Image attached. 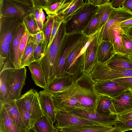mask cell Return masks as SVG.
I'll return each mask as SVG.
<instances>
[{"label": "cell", "mask_w": 132, "mask_h": 132, "mask_svg": "<svg viewBox=\"0 0 132 132\" xmlns=\"http://www.w3.org/2000/svg\"><path fill=\"white\" fill-rule=\"evenodd\" d=\"M65 23L62 22L50 45L47 47L44 56L39 61L46 82L48 84L55 77V70L59 59L62 42L65 33Z\"/></svg>", "instance_id": "1"}, {"label": "cell", "mask_w": 132, "mask_h": 132, "mask_svg": "<svg viewBox=\"0 0 132 132\" xmlns=\"http://www.w3.org/2000/svg\"><path fill=\"white\" fill-rule=\"evenodd\" d=\"M98 6L88 1L65 22L66 34L82 32L96 13Z\"/></svg>", "instance_id": "2"}, {"label": "cell", "mask_w": 132, "mask_h": 132, "mask_svg": "<svg viewBox=\"0 0 132 132\" xmlns=\"http://www.w3.org/2000/svg\"><path fill=\"white\" fill-rule=\"evenodd\" d=\"M88 41L86 37L83 39L69 54L64 65V72L71 75L75 81L84 71L86 49L84 47Z\"/></svg>", "instance_id": "3"}, {"label": "cell", "mask_w": 132, "mask_h": 132, "mask_svg": "<svg viewBox=\"0 0 132 132\" xmlns=\"http://www.w3.org/2000/svg\"><path fill=\"white\" fill-rule=\"evenodd\" d=\"M86 36L82 32L65 33L62 42L59 59L55 69V77L64 73V67L67 57Z\"/></svg>", "instance_id": "4"}, {"label": "cell", "mask_w": 132, "mask_h": 132, "mask_svg": "<svg viewBox=\"0 0 132 132\" xmlns=\"http://www.w3.org/2000/svg\"><path fill=\"white\" fill-rule=\"evenodd\" d=\"M55 122V127L58 128L108 125L78 117L68 112L57 109L56 110Z\"/></svg>", "instance_id": "5"}, {"label": "cell", "mask_w": 132, "mask_h": 132, "mask_svg": "<svg viewBox=\"0 0 132 132\" xmlns=\"http://www.w3.org/2000/svg\"><path fill=\"white\" fill-rule=\"evenodd\" d=\"M90 74L93 80L97 82L132 77V69L115 71L109 68L105 64L98 62Z\"/></svg>", "instance_id": "6"}, {"label": "cell", "mask_w": 132, "mask_h": 132, "mask_svg": "<svg viewBox=\"0 0 132 132\" xmlns=\"http://www.w3.org/2000/svg\"><path fill=\"white\" fill-rule=\"evenodd\" d=\"M77 116L100 123L113 126L118 121L117 115L108 116L98 113L95 110L84 108L67 107L57 109Z\"/></svg>", "instance_id": "7"}, {"label": "cell", "mask_w": 132, "mask_h": 132, "mask_svg": "<svg viewBox=\"0 0 132 132\" xmlns=\"http://www.w3.org/2000/svg\"><path fill=\"white\" fill-rule=\"evenodd\" d=\"M79 88L75 83L64 90L51 93L52 99L56 109L67 107L83 108L76 97V93Z\"/></svg>", "instance_id": "8"}, {"label": "cell", "mask_w": 132, "mask_h": 132, "mask_svg": "<svg viewBox=\"0 0 132 132\" xmlns=\"http://www.w3.org/2000/svg\"><path fill=\"white\" fill-rule=\"evenodd\" d=\"M29 7L18 3L15 0H0V17L16 18L23 20L30 14Z\"/></svg>", "instance_id": "9"}, {"label": "cell", "mask_w": 132, "mask_h": 132, "mask_svg": "<svg viewBox=\"0 0 132 132\" xmlns=\"http://www.w3.org/2000/svg\"><path fill=\"white\" fill-rule=\"evenodd\" d=\"M132 18V14L122 7L114 8L106 24L96 33L98 44L103 40L109 41L108 31L114 24L120 23Z\"/></svg>", "instance_id": "10"}, {"label": "cell", "mask_w": 132, "mask_h": 132, "mask_svg": "<svg viewBox=\"0 0 132 132\" xmlns=\"http://www.w3.org/2000/svg\"><path fill=\"white\" fill-rule=\"evenodd\" d=\"M30 114L34 127L35 123L43 115L40 104L38 93L31 89L20 97Z\"/></svg>", "instance_id": "11"}, {"label": "cell", "mask_w": 132, "mask_h": 132, "mask_svg": "<svg viewBox=\"0 0 132 132\" xmlns=\"http://www.w3.org/2000/svg\"><path fill=\"white\" fill-rule=\"evenodd\" d=\"M26 71L25 67L13 68L10 80L11 90L7 101H16L21 96L22 90L25 84Z\"/></svg>", "instance_id": "12"}, {"label": "cell", "mask_w": 132, "mask_h": 132, "mask_svg": "<svg viewBox=\"0 0 132 132\" xmlns=\"http://www.w3.org/2000/svg\"><path fill=\"white\" fill-rule=\"evenodd\" d=\"M23 20L18 18L0 17V41L9 44Z\"/></svg>", "instance_id": "13"}, {"label": "cell", "mask_w": 132, "mask_h": 132, "mask_svg": "<svg viewBox=\"0 0 132 132\" xmlns=\"http://www.w3.org/2000/svg\"><path fill=\"white\" fill-rule=\"evenodd\" d=\"M95 87L98 94L112 98L129 89L113 80L95 82Z\"/></svg>", "instance_id": "14"}, {"label": "cell", "mask_w": 132, "mask_h": 132, "mask_svg": "<svg viewBox=\"0 0 132 132\" xmlns=\"http://www.w3.org/2000/svg\"><path fill=\"white\" fill-rule=\"evenodd\" d=\"M85 3L82 0H62L56 11V16L65 23Z\"/></svg>", "instance_id": "15"}, {"label": "cell", "mask_w": 132, "mask_h": 132, "mask_svg": "<svg viewBox=\"0 0 132 132\" xmlns=\"http://www.w3.org/2000/svg\"><path fill=\"white\" fill-rule=\"evenodd\" d=\"M75 83L72 75L64 72L62 74L55 77L44 89L51 93H56L69 88Z\"/></svg>", "instance_id": "16"}, {"label": "cell", "mask_w": 132, "mask_h": 132, "mask_svg": "<svg viewBox=\"0 0 132 132\" xmlns=\"http://www.w3.org/2000/svg\"><path fill=\"white\" fill-rule=\"evenodd\" d=\"M6 61L0 73V102L7 100L11 90L10 82L14 67Z\"/></svg>", "instance_id": "17"}, {"label": "cell", "mask_w": 132, "mask_h": 132, "mask_svg": "<svg viewBox=\"0 0 132 132\" xmlns=\"http://www.w3.org/2000/svg\"><path fill=\"white\" fill-rule=\"evenodd\" d=\"M26 29V27L22 22L18 26L10 44V63L15 68H20L19 48L20 41Z\"/></svg>", "instance_id": "18"}, {"label": "cell", "mask_w": 132, "mask_h": 132, "mask_svg": "<svg viewBox=\"0 0 132 132\" xmlns=\"http://www.w3.org/2000/svg\"><path fill=\"white\" fill-rule=\"evenodd\" d=\"M96 33L94 35L85 52L84 72L89 73L92 71L98 62L97 50L98 44Z\"/></svg>", "instance_id": "19"}, {"label": "cell", "mask_w": 132, "mask_h": 132, "mask_svg": "<svg viewBox=\"0 0 132 132\" xmlns=\"http://www.w3.org/2000/svg\"><path fill=\"white\" fill-rule=\"evenodd\" d=\"M40 106L43 114L46 116L53 124L55 122L56 109L53 103L52 94L44 89L38 92Z\"/></svg>", "instance_id": "20"}, {"label": "cell", "mask_w": 132, "mask_h": 132, "mask_svg": "<svg viewBox=\"0 0 132 132\" xmlns=\"http://www.w3.org/2000/svg\"><path fill=\"white\" fill-rule=\"evenodd\" d=\"M116 115L132 110V93L130 89L112 98Z\"/></svg>", "instance_id": "21"}, {"label": "cell", "mask_w": 132, "mask_h": 132, "mask_svg": "<svg viewBox=\"0 0 132 132\" xmlns=\"http://www.w3.org/2000/svg\"><path fill=\"white\" fill-rule=\"evenodd\" d=\"M105 64L109 68L115 71L132 69V62L127 54L116 53Z\"/></svg>", "instance_id": "22"}, {"label": "cell", "mask_w": 132, "mask_h": 132, "mask_svg": "<svg viewBox=\"0 0 132 132\" xmlns=\"http://www.w3.org/2000/svg\"><path fill=\"white\" fill-rule=\"evenodd\" d=\"M120 23H115L110 28L108 40L112 44L116 53L126 54L121 40V35L124 32L120 27Z\"/></svg>", "instance_id": "23"}, {"label": "cell", "mask_w": 132, "mask_h": 132, "mask_svg": "<svg viewBox=\"0 0 132 132\" xmlns=\"http://www.w3.org/2000/svg\"><path fill=\"white\" fill-rule=\"evenodd\" d=\"M99 95L96 92H86L79 88L76 97L83 108L95 110Z\"/></svg>", "instance_id": "24"}, {"label": "cell", "mask_w": 132, "mask_h": 132, "mask_svg": "<svg viewBox=\"0 0 132 132\" xmlns=\"http://www.w3.org/2000/svg\"><path fill=\"white\" fill-rule=\"evenodd\" d=\"M6 111L9 116L16 126L22 129L28 130L22 119L16 101L10 100L0 102Z\"/></svg>", "instance_id": "25"}, {"label": "cell", "mask_w": 132, "mask_h": 132, "mask_svg": "<svg viewBox=\"0 0 132 132\" xmlns=\"http://www.w3.org/2000/svg\"><path fill=\"white\" fill-rule=\"evenodd\" d=\"M28 130L17 127L5 108L0 104V132H27Z\"/></svg>", "instance_id": "26"}, {"label": "cell", "mask_w": 132, "mask_h": 132, "mask_svg": "<svg viewBox=\"0 0 132 132\" xmlns=\"http://www.w3.org/2000/svg\"><path fill=\"white\" fill-rule=\"evenodd\" d=\"M112 98L107 96L99 95L95 109L96 111L100 114L106 116L117 115Z\"/></svg>", "instance_id": "27"}, {"label": "cell", "mask_w": 132, "mask_h": 132, "mask_svg": "<svg viewBox=\"0 0 132 132\" xmlns=\"http://www.w3.org/2000/svg\"><path fill=\"white\" fill-rule=\"evenodd\" d=\"M116 53L111 43L107 41H102L98 44L97 50L98 62L106 63Z\"/></svg>", "instance_id": "28"}, {"label": "cell", "mask_w": 132, "mask_h": 132, "mask_svg": "<svg viewBox=\"0 0 132 132\" xmlns=\"http://www.w3.org/2000/svg\"><path fill=\"white\" fill-rule=\"evenodd\" d=\"M35 84L45 89L47 86L44 73L39 62H32L28 66Z\"/></svg>", "instance_id": "29"}, {"label": "cell", "mask_w": 132, "mask_h": 132, "mask_svg": "<svg viewBox=\"0 0 132 132\" xmlns=\"http://www.w3.org/2000/svg\"><path fill=\"white\" fill-rule=\"evenodd\" d=\"M114 128L111 125H93L78 127H68L61 129L64 132H104Z\"/></svg>", "instance_id": "30"}, {"label": "cell", "mask_w": 132, "mask_h": 132, "mask_svg": "<svg viewBox=\"0 0 132 132\" xmlns=\"http://www.w3.org/2000/svg\"><path fill=\"white\" fill-rule=\"evenodd\" d=\"M34 47L33 37L32 36L30 35L21 59L20 68L28 66L35 61L34 58Z\"/></svg>", "instance_id": "31"}, {"label": "cell", "mask_w": 132, "mask_h": 132, "mask_svg": "<svg viewBox=\"0 0 132 132\" xmlns=\"http://www.w3.org/2000/svg\"><path fill=\"white\" fill-rule=\"evenodd\" d=\"M113 9L111 2L98 6L96 13L99 15L100 20L97 32H99L106 24Z\"/></svg>", "instance_id": "32"}, {"label": "cell", "mask_w": 132, "mask_h": 132, "mask_svg": "<svg viewBox=\"0 0 132 132\" xmlns=\"http://www.w3.org/2000/svg\"><path fill=\"white\" fill-rule=\"evenodd\" d=\"M80 88L88 92H96L95 82L93 80L90 73L84 72L82 75L75 81Z\"/></svg>", "instance_id": "33"}, {"label": "cell", "mask_w": 132, "mask_h": 132, "mask_svg": "<svg viewBox=\"0 0 132 132\" xmlns=\"http://www.w3.org/2000/svg\"><path fill=\"white\" fill-rule=\"evenodd\" d=\"M33 127L37 132H54L55 129L50 120L44 114L35 123Z\"/></svg>", "instance_id": "34"}, {"label": "cell", "mask_w": 132, "mask_h": 132, "mask_svg": "<svg viewBox=\"0 0 132 132\" xmlns=\"http://www.w3.org/2000/svg\"><path fill=\"white\" fill-rule=\"evenodd\" d=\"M16 102L22 119L27 128L29 129L33 127L30 114L20 97L16 100Z\"/></svg>", "instance_id": "35"}, {"label": "cell", "mask_w": 132, "mask_h": 132, "mask_svg": "<svg viewBox=\"0 0 132 132\" xmlns=\"http://www.w3.org/2000/svg\"><path fill=\"white\" fill-rule=\"evenodd\" d=\"M99 15L96 13L82 31L85 36L89 37L97 33L99 22Z\"/></svg>", "instance_id": "36"}, {"label": "cell", "mask_w": 132, "mask_h": 132, "mask_svg": "<svg viewBox=\"0 0 132 132\" xmlns=\"http://www.w3.org/2000/svg\"><path fill=\"white\" fill-rule=\"evenodd\" d=\"M23 22L30 35H34L40 31L32 13L26 16L23 19Z\"/></svg>", "instance_id": "37"}, {"label": "cell", "mask_w": 132, "mask_h": 132, "mask_svg": "<svg viewBox=\"0 0 132 132\" xmlns=\"http://www.w3.org/2000/svg\"><path fill=\"white\" fill-rule=\"evenodd\" d=\"M55 16H48L46 21L44 24L42 30L43 31L45 38V45L47 46L51 36L53 25Z\"/></svg>", "instance_id": "38"}, {"label": "cell", "mask_w": 132, "mask_h": 132, "mask_svg": "<svg viewBox=\"0 0 132 132\" xmlns=\"http://www.w3.org/2000/svg\"><path fill=\"white\" fill-rule=\"evenodd\" d=\"M47 47L45 42H41L37 45H34V58L35 61L39 62L43 57Z\"/></svg>", "instance_id": "39"}, {"label": "cell", "mask_w": 132, "mask_h": 132, "mask_svg": "<svg viewBox=\"0 0 132 132\" xmlns=\"http://www.w3.org/2000/svg\"><path fill=\"white\" fill-rule=\"evenodd\" d=\"M30 35V34L26 28L25 31L21 38L19 46L18 56L20 63L22 56L26 46Z\"/></svg>", "instance_id": "40"}, {"label": "cell", "mask_w": 132, "mask_h": 132, "mask_svg": "<svg viewBox=\"0 0 132 132\" xmlns=\"http://www.w3.org/2000/svg\"><path fill=\"white\" fill-rule=\"evenodd\" d=\"M121 40L126 54H132V40L124 33L121 35Z\"/></svg>", "instance_id": "41"}, {"label": "cell", "mask_w": 132, "mask_h": 132, "mask_svg": "<svg viewBox=\"0 0 132 132\" xmlns=\"http://www.w3.org/2000/svg\"><path fill=\"white\" fill-rule=\"evenodd\" d=\"M62 0H56L53 4L43 9L48 16H56V11L61 5Z\"/></svg>", "instance_id": "42"}, {"label": "cell", "mask_w": 132, "mask_h": 132, "mask_svg": "<svg viewBox=\"0 0 132 132\" xmlns=\"http://www.w3.org/2000/svg\"><path fill=\"white\" fill-rule=\"evenodd\" d=\"M114 127L123 131L132 130V120L120 121H117L113 125Z\"/></svg>", "instance_id": "43"}, {"label": "cell", "mask_w": 132, "mask_h": 132, "mask_svg": "<svg viewBox=\"0 0 132 132\" xmlns=\"http://www.w3.org/2000/svg\"><path fill=\"white\" fill-rule=\"evenodd\" d=\"M10 44L0 41V56L6 57L10 63Z\"/></svg>", "instance_id": "44"}, {"label": "cell", "mask_w": 132, "mask_h": 132, "mask_svg": "<svg viewBox=\"0 0 132 132\" xmlns=\"http://www.w3.org/2000/svg\"><path fill=\"white\" fill-rule=\"evenodd\" d=\"M62 22V20L59 18L57 16L55 17L53 25L51 36L47 47H48L52 42L60 25Z\"/></svg>", "instance_id": "45"}, {"label": "cell", "mask_w": 132, "mask_h": 132, "mask_svg": "<svg viewBox=\"0 0 132 132\" xmlns=\"http://www.w3.org/2000/svg\"><path fill=\"white\" fill-rule=\"evenodd\" d=\"M33 7L39 9L44 8L49 6L56 1L54 0H32Z\"/></svg>", "instance_id": "46"}, {"label": "cell", "mask_w": 132, "mask_h": 132, "mask_svg": "<svg viewBox=\"0 0 132 132\" xmlns=\"http://www.w3.org/2000/svg\"><path fill=\"white\" fill-rule=\"evenodd\" d=\"M39 9L32 7L31 9V13H32L34 16L38 27L40 30H42L43 24L41 21Z\"/></svg>", "instance_id": "47"}, {"label": "cell", "mask_w": 132, "mask_h": 132, "mask_svg": "<svg viewBox=\"0 0 132 132\" xmlns=\"http://www.w3.org/2000/svg\"><path fill=\"white\" fill-rule=\"evenodd\" d=\"M113 80L127 88H132V77L120 78Z\"/></svg>", "instance_id": "48"}, {"label": "cell", "mask_w": 132, "mask_h": 132, "mask_svg": "<svg viewBox=\"0 0 132 132\" xmlns=\"http://www.w3.org/2000/svg\"><path fill=\"white\" fill-rule=\"evenodd\" d=\"M118 121H123L132 120V110L125 113L117 115Z\"/></svg>", "instance_id": "49"}, {"label": "cell", "mask_w": 132, "mask_h": 132, "mask_svg": "<svg viewBox=\"0 0 132 132\" xmlns=\"http://www.w3.org/2000/svg\"><path fill=\"white\" fill-rule=\"evenodd\" d=\"M32 36L34 38V45H37L41 42H45L44 36L42 30L40 31L35 35Z\"/></svg>", "instance_id": "50"}, {"label": "cell", "mask_w": 132, "mask_h": 132, "mask_svg": "<svg viewBox=\"0 0 132 132\" xmlns=\"http://www.w3.org/2000/svg\"><path fill=\"white\" fill-rule=\"evenodd\" d=\"M119 26L125 33L129 28L132 27V18L120 22Z\"/></svg>", "instance_id": "51"}, {"label": "cell", "mask_w": 132, "mask_h": 132, "mask_svg": "<svg viewBox=\"0 0 132 132\" xmlns=\"http://www.w3.org/2000/svg\"><path fill=\"white\" fill-rule=\"evenodd\" d=\"M122 7L132 14V0H125Z\"/></svg>", "instance_id": "52"}, {"label": "cell", "mask_w": 132, "mask_h": 132, "mask_svg": "<svg viewBox=\"0 0 132 132\" xmlns=\"http://www.w3.org/2000/svg\"><path fill=\"white\" fill-rule=\"evenodd\" d=\"M88 1L94 5L97 6L104 4L110 2V0H89Z\"/></svg>", "instance_id": "53"}, {"label": "cell", "mask_w": 132, "mask_h": 132, "mask_svg": "<svg viewBox=\"0 0 132 132\" xmlns=\"http://www.w3.org/2000/svg\"><path fill=\"white\" fill-rule=\"evenodd\" d=\"M16 2L22 4L29 7H33V2L32 0H15Z\"/></svg>", "instance_id": "54"}, {"label": "cell", "mask_w": 132, "mask_h": 132, "mask_svg": "<svg viewBox=\"0 0 132 132\" xmlns=\"http://www.w3.org/2000/svg\"><path fill=\"white\" fill-rule=\"evenodd\" d=\"M125 0H113L111 3L114 8H117L121 7Z\"/></svg>", "instance_id": "55"}, {"label": "cell", "mask_w": 132, "mask_h": 132, "mask_svg": "<svg viewBox=\"0 0 132 132\" xmlns=\"http://www.w3.org/2000/svg\"><path fill=\"white\" fill-rule=\"evenodd\" d=\"M40 18L41 21L44 24V22L45 20V16L44 13L43 11V9H39Z\"/></svg>", "instance_id": "56"}, {"label": "cell", "mask_w": 132, "mask_h": 132, "mask_svg": "<svg viewBox=\"0 0 132 132\" xmlns=\"http://www.w3.org/2000/svg\"><path fill=\"white\" fill-rule=\"evenodd\" d=\"M6 60V57L0 56V71H1L3 68L4 63V61Z\"/></svg>", "instance_id": "57"}, {"label": "cell", "mask_w": 132, "mask_h": 132, "mask_svg": "<svg viewBox=\"0 0 132 132\" xmlns=\"http://www.w3.org/2000/svg\"><path fill=\"white\" fill-rule=\"evenodd\" d=\"M124 33L126 34L132 40V27L129 28Z\"/></svg>", "instance_id": "58"}, {"label": "cell", "mask_w": 132, "mask_h": 132, "mask_svg": "<svg viewBox=\"0 0 132 132\" xmlns=\"http://www.w3.org/2000/svg\"><path fill=\"white\" fill-rule=\"evenodd\" d=\"M104 132H125V131H122L114 127V128H113Z\"/></svg>", "instance_id": "59"}, {"label": "cell", "mask_w": 132, "mask_h": 132, "mask_svg": "<svg viewBox=\"0 0 132 132\" xmlns=\"http://www.w3.org/2000/svg\"><path fill=\"white\" fill-rule=\"evenodd\" d=\"M27 132H37L33 127H32L28 129Z\"/></svg>", "instance_id": "60"}, {"label": "cell", "mask_w": 132, "mask_h": 132, "mask_svg": "<svg viewBox=\"0 0 132 132\" xmlns=\"http://www.w3.org/2000/svg\"><path fill=\"white\" fill-rule=\"evenodd\" d=\"M54 132H64L61 129L56 128L55 129Z\"/></svg>", "instance_id": "61"}, {"label": "cell", "mask_w": 132, "mask_h": 132, "mask_svg": "<svg viewBox=\"0 0 132 132\" xmlns=\"http://www.w3.org/2000/svg\"><path fill=\"white\" fill-rule=\"evenodd\" d=\"M128 57L129 59L132 62V54L128 55Z\"/></svg>", "instance_id": "62"}, {"label": "cell", "mask_w": 132, "mask_h": 132, "mask_svg": "<svg viewBox=\"0 0 132 132\" xmlns=\"http://www.w3.org/2000/svg\"><path fill=\"white\" fill-rule=\"evenodd\" d=\"M130 89L131 90V93H132V88H130Z\"/></svg>", "instance_id": "63"}]
</instances>
